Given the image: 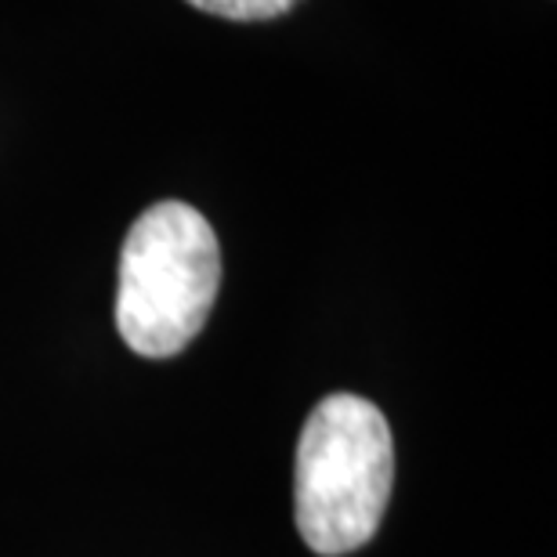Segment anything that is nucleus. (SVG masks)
Here are the masks:
<instances>
[{
    "label": "nucleus",
    "mask_w": 557,
    "mask_h": 557,
    "mask_svg": "<svg viewBox=\"0 0 557 557\" xmlns=\"http://www.w3.org/2000/svg\"><path fill=\"white\" fill-rule=\"evenodd\" d=\"M395 442L370 398L330 395L311 409L297 442V532L322 557L366 547L392 499Z\"/></svg>",
    "instance_id": "obj_1"
},
{
    "label": "nucleus",
    "mask_w": 557,
    "mask_h": 557,
    "mask_svg": "<svg viewBox=\"0 0 557 557\" xmlns=\"http://www.w3.org/2000/svg\"><path fill=\"white\" fill-rule=\"evenodd\" d=\"M218 289L221 247L210 221L182 199L152 203L120 250V337L145 359H171L207 326Z\"/></svg>",
    "instance_id": "obj_2"
},
{
    "label": "nucleus",
    "mask_w": 557,
    "mask_h": 557,
    "mask_svg": "<svg viewBox=\"0 0 557 557\" xmlns=\"http://www.w3.org/2000/svg\"><path fill=\"white\" fill-rule=\"evenodd\" d=\"M185 4L228 22H269L294 11L300 0H185Z\"/></svg>",
    "instance_id": "obj_3"
}]
</instances>
